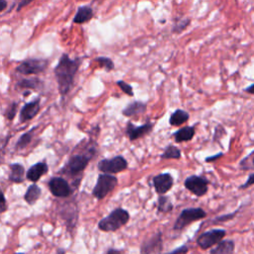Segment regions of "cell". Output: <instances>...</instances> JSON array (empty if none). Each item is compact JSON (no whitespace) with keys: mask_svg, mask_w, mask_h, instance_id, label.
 I'll list each match as a JSON object with an SVG mask.
<instances>
[{"mask_svg":"<svg viewBox=\"0 0 254 254\" xmlns=\"http://www.w3.org/2000/svg\"><path fill=\"white\" fill-rule=\"evenodd\" d=\"M130 220L129 213L119 207L113 210L107 217L102 219L99 222V228L104 233L117 232L119 228L124 226Z\"/></svg>","mask_w":254,"mask_h":254,"instance_id":"obj_2","label":"cell"},{"mask_svg":"<svg viewBox=\"0 0 254 254\" xmlns=\"http://www.w3.org/2000/svg\"><path fill=\"white\" fill-rule=\"evenodd\" d=\"M236 214H237V213H233V214L225 215V216H222V217H220V218H216V220H214V222L217 223V222H222V221L229 220H232V219L236 216Z\"/></svg>","mask_w":254,"mask_h":254,"instance_id":"obj_35","label":"cell"},{"mask_svg":"<svg viewBox=\"0 0 254 254\" xmlns=\"http://www.w3.org/2000/svg\"><path fill=\"white\" fill-rule=\"evenodd\" d=\"M206 217V213L201 209V207H190V209H185L182 211L180 216L178 217L175 224V230H182L185 227H187L193 222L199 221Z\"/></svg>","mask_w":254,"mask_h":254,"instance_id":"obj_5","label":"cell"},{"mask_svg":"<svg viewBox=\"0 0 254 254\" xmlns=\"http://www.w3.org/2000/svg\"><path fill=\"white\" fill-rule=\"evenodd\" d=\"M49 189L55 197L59 198L68 197L72 193L70 185L63 178H52L49 182Z\"/></svg>","mask_w":254,"mask_h":254,"instance_id":"obj_12","label":"cell"},{"mask_svg":"<svg viewBox=\"0 0 254 254\" xmlns=\"http://www.w3.org/2000/svg\"><path fill=\"white\" fill-rule=\"evenodd\" d=\"M190 24H191L190 18H184L182 20H179L174 24V26L172 28V32L175 34H180L186 30L190 26Z\"/></svg>","mask_w":254,"mask_h":254,"instance_id":"obj_26","label":"cell"},{"mask_svg":"<svg viewBox=\"0 0 254 254\" xmlns=\"http://www.w3.org/2000/svg\"><path fill=\"white\" fill-rule=\"evenodd\" d=\"M43 85L42 81H40L37 78L33 79H23L20 82H18L17 86L21 88H28V89H37L40 88Z\"/></svg>","mask_w":254,"mask_h":254,"instance_id":"obj_23","label":"cell"},{"mask_svg":"<svg viewBox=\"0 0 254 254\" xmlns=\"http://www.w3.org/2000/svg\"><path fill=\"white\" fill-rule=\"evenodd\" d=\"M47 172H48V165L44 162H39L28 170L26 176L29 181L37 182L43 175H45Z\"/></svg>","mask_w":254,"mask_h":254,"instance_id":"obj_17","label":"cell"},{"mask_svg":"<svg viewBox=\"0 0 254 254\" xmlns=\"http://www.w3.org/2000/svg\"><path fill=\"white\" fill-rule=\"evenodd\" d=\"M24 168L19 164H13L10 166L9 180L13 183H22L24 180Z\"/></svg>","mask_w":254,"mask_h":254,"instance_id":"obj_21","label":"cell"},{"mask_svg":"<svg viewBox=\"0 0 254 254\" xmlns=\"http://www.w3.org/2000/svg\"><path fill=\"white\" fill-rule=\"evenodd\" d=\"M236 249V243L234 240L226 239L220 241L216 247H214L210 254H234Z\"/></svg>","mask_w":254,"mask_h":254,"instance_id":"obj_18","label":"cell"},{"mask_svg":"<svg viewBox=\"0 0 254 254\" xmlns=\"http://www.w3.org/2000/svg\"><path fill=\"white\" fill-rule=\"evenodd\" d=\"M101 68H103L106 72H111L115 68L114 63L110 58L107 57H98L95 60Z\"/></svg>","mask_w":254,"mask_h":254,"instance_id":"obj_27","label":"cell"},{"mask_svg":"<svg viewBox=\"0 0 254 254\" xmlns=\"http://www.w3.org/2000/svg\"><path fill=\"white\" fill-rule=\"evenodd\" d=\"M188 252H189V247L187 245H183L174 249L172 252H168L165 254H188Z\"/></svg>","mask_w":254,"mask_h":254,"instance_id":"obj_33","label":"cell"},{"mask_svg":"<svg viewBox=\"0 0 254 254\" xmlns=\"http://www.w3.org/2000/svg\"><path fill=\"white\" fill-rule=\"evenodd\" d=\"M181 156H182V152L178 147H176L174 145H168L165 148L163 154L161 155V158L164 160H168V159L178 160L181 158Z\"/></svg>","mask_w":254,"mask_h":254,"instance_id":"obj_25","label":"cell"},{"mask_svg":"<svg viewBox=\"0 0 254 254\" xmlns=\"http://www.w3.org/2000/svg\"><path fill=\"white\" fill-rule=\"evenodd\" d=\"M7 0H0V12H2L3 10L6 9L7 7Z\"/></svg>","mask_w":254,"mask_h":254,"instance_id":"obj_38","label":"cell"},{"mask_svg":"<svg viewBox=\"0 0 254 254\" xmlns=\"http://www.w3.org/2000/svg\"><path fill=\"white\" fill-rule=\"evenodd\" d=\"M40 110V99H37L31 102H28L22 107L20 111V121L26 122L34 119Z\"/></svg>","mask_w":254,"mask_h":254,"instance_id":"obj_13","label":"cell"},{"mask_svg":"<svg viewBox=\"0 0 254 254\" xmlns=\"http://www.w3.org/2000/svg\"><path fill=\"white\" fill-rule=\"evenodd\" d=\"M17 106H18V103L17 102H12L6 112H5V117L9 119V120H12L14 118H15V115H16V112H17Z\"/></svg>","mask_w":254,"mask_h":254,"instance_id":"obj_31","label":"cell"},{"mask_svg":"<svg viewBox=\"0 0 254 254\" xmlns=\"http://www.w3.org/2000/svg\"><path fill=\"white\" fill-rule=\"evenodd\" d=\"M161 248H162L161 234H157L143 242L141 246V254H153L156 251H160Z\"/></svg>","mask_w":254,"mask_h":254,"instance_id":"obj_14","label":"cell"},{"mask_svg":"<svg viewBox=\"0 0 254 254\" xmlns=\"http://www.w3.org/2000/svg\"><path fill=\"white\" fill-rule=\"evenodd\" d=\"M40 196H41V189L37 186V185H32L26 192L25 201L29 204H34L38 201Z\"/></svg>","mask_w":254,"mask_h":254,"instance_id":"obj_24","label":"cell"},{"mask_svg":"<svg viewBox=\"0 0 254 254\" xmlns=\"http://www.w3.org/2000/svg\"><path fill=\"white\" fill-rule=\"evenodd\" d=\"M83 63V58L71 59L68 54H63L54 68L58 87L61 96L65 97L73 88L75 78Z\"/></svg>","mask_w":254,"mask_h":254,"instance_id":"obj_1","label":"cell"},{"mask_svg":"<svg viewBox=\"0 0 254 254\" xmlns=\"http://www.w3.org/2000/svg\"><path fill=\"white\" fill-rule=\"evenodd\" d=\"M99 170L104 174H118L128 168V163L123 156H117L111 159L100 161Z\"/></svg>","mask_w":254,"mask_h":254,"instance_id":"obj_7","label":"cell"},{"mask_svg":"<svg viewBox=\"0 0 254 254\" xmlns=\"http://www.w3.org/2000/svg\"><path fill=\"white\" fill-rule=\"evenodd\" d=\"M34 1V0H21V1L19 2L18 6H17V12H20L23 8L26 7L27 5H29L30 3H32Z\"/></svg>","mask_w":254,"mask_h":254,"instance_id":"obj_36","label":"cell"},{"mask_svg":"<svg viewBox=\"0 0 254 254\" xmlns=\"http://www.w3.org/2000/svg\"><path fill=\"white\" fill-rule=\"evenodd\" d=\"M184 186L197 197H203L209 190V181L203 177L190 176L184 182Z\"/></svg>","mask_w":254,"mask_h":254,"instance_id":"obj_9","label":"cell"},{"mask_svg":"<svg viewBox=\"0 0 254 254\" xmlns=\"http://www.w3.org/2000/svg\"><path fill=\"white\" fill-rule=\"evenodd\" d=\"M153 126L154 125L151 122H147L140 126H136L132 122H128L125 132L130 141H135L137 139H139V138H142L150 134L153 130Z\"/></svg>","mask_w":254,"mask_h":254,"instance_id":"obj_11","label":"cell"},{"mask_svg":"<svg viewBox=\"0 0 254 254\" xmlns=\"http://www.w3.org/2000/svg\"><path fill=\"white\" fill-rule=\"evenodd\" d=\"M16 254H23V253H16Z\"/></svg>","mask_w":254,"mask_h":254,"instance_id":"obj_43","label":"cell"},{"mask_svg":"<svg viewBox=\"0 0 254 254\" xmlns=\"http://www.w3.org/2000/svg\"><path fill=\"white\" fill-rule=\"evenodd\" d=\"M119 184L118 178L111 174H101L98 178L97 184L92 191V195L98 200H102L107 197Z\"/></svg>","mask_w":254,"mask_h":254,"instance_id":"obj_3","label":"cell"},{"mask_svg":"<svg viewBox=\"0 0 254 254\" xmlns=\"http://www.w3.org/2000/svg\"><path fill=\"white\" fill-rule=\"evenodd\" d=\"M94 154H95V147H92L85 154H81V155L79 154L73 156L68 162L66 168L67 172L71 175H79L86 168L88 162L92 158V156H94Z\"/></svg>","mask_w":254,"mask_h":254,"instance_id":"obj_6","label":"cell"},{"mask_svg":"<svg viewBox=\"0 0 254 254\" xmlns=\"http://www.w3.org/2000/svg\"><path fill=\"white\" fill-rule=\"evenodd\" d=\"M173 203L170 201L168 197L165 195H161L158 199V204H157V210L159 213H163L167 214L170 213L173 210Z\"/></svg>","mask_w":254,"mask_h":254,"instance_id":"obj_22","label":"cell"},{"mask_svg":"<svg viewBox=\"0 0 254 254\" xmlns=\"http://www.w3.org/2000/svg\"><path fill=\"white\" fill-rule=\"evenodd\" d=\"M225 236H226V232L224 229L221 228L211 229L200 235V237L197 239V243L203 250H206L217 245L220 241H221L224 238Z\"/></svg>","mask_w":254,"mask_h":254,"instance_id":"obj_8","label":"cell"},{"mask_svg":"<svg viewBox=\"0 0 254 254\" xmlns=\"http://www.w3.org/2000/svg\"><path fill=\"white\" fill-rule=\"evenodd\" d=\"M245 92H247V94H250V95H254V84L247 86L245 89H244Z\"/></svg>","mask_w":254,"mask_h":254,"instance_id":"obj_39","label":"cell"},{"mask_svg":"<svg viewBox=\"0 0 254 254\" xmlns=\"http://www.w3.org/2000/svg\"><path fill=\"white\" fill-rule=\"evenodd\" d=\"M94 18V9L89 5L80 6L77 10V13L74 16L73 23L75 24H85V23L89 22Z\"/></svg>","mask_w":254,"mask_h":254,"instance_id":"obj_15","label":"cell"},{"mask_svg":"<svg viewBox=\"0 0 254 254\" xmlns=\"http://www.w3.org/2000/svg\"><path fill=\"white\" fill-rule=\"evenodd\" d=\"M223 156V154L222 153H219V154H216L215 156H211V157H206L205 158V162H207V163H213V162H216V161L217 160H219L220 158H221Z\"/></svg>","mask_w":254,"mask_h":254,"instance_id":"obj_37","label":"cell"},{"mask_svg":"<svg viewBox=\"0 0 254 254\" xmlns=\"http://www.w3.org/2000/svg\"><path fill=\"white\" fill-rule=\"evenodd\" d=\"M92 1H94V2H96V1H98V0H92Z\"/></svg>","mask_w":254,"mask_h":254,"instance_id":"obj_42","label":"cell"},{"mask_svg":"<svg viewBox=\"0 0 254 254\" xmlns=\"http://www.w3.org/2000/svg\"><path fill=\"white\" fill-rule=\"evenodd\" d=\"M174 185V179L169 173H162L153 178V186L158 195L167 194Z\"/></svg>","mask_w":254,"mask_h":254,"instance_id":"obj_10","label":"cell"},{"mask_svg":"<svg viewBox=\"0 0 254 254\" xmlns=\"http://www.w3.org/2000/svg\"><path fill=\"white\" fill-rule=\"evenodd\" d=\"M49 67V61L46 59H28L16 67L15 72L24 76L39 75L44 73Z\"/></svg>","mask_w":254,"mask_h":254,"instance_id":"obj_4","label":"cell"},{"mask_svg":"<svg viewBox=\"0 0 254 254\" xmlns=\"http://www.w3.org/2000/svg\"><path fill=\"white\" fill-rule=\"evenodd\" d=\"M195 127L193 126H186V127H183L179 130H177L173 136L175 138V141L177 143H183V142H186V141H190L193 139V137L195 136Z\"/></svg>","mask_w":254,"mask_h":254,"instance_id":"obj_19","label":"cell"},{"mask_svg":"<svg viewBox=\"0 0 254 254\" xmlns=\"http://www.w3.org/2000/svg\"><path fill=\"white\" fill-rule=\"evenodd\" d=\"M106 254H123V253H122L121 250H118V249L111 248V249H109V250L107 251Z\"/></svg>","mask_w":254,"mask_h":254,"instance_id":"obj_40","label":"cell"},{"mask_svg":"<svg viewBox=\"0 0 254 254\" xmlns=\"http://www.w3.org/2000/svg\"><path fill=\"white\" fill-rule=\"evenodd\" d=\"M32 140V134L31 132H28V133H25V134H23L20 138H19V140L16 144V148L17 149H23V148H25Z\"/></svg>","mask_w":254,"mask_h":254,"instance_id":"obj_28","label":"cell"},{"mask_svg":"<svg viewBox=\"0 0 254 254\" xmlns=\"http://www.w3.org/2000/svg\"><path fill=\"white\" fill-rule=\"evenodd\" d=\"M253 185H254V173H252L248 176L246 182L239 187V190H245V189L253 186Z\"/></svg>","mask_w":254,"mask_h":254,"instance_id":"obj_32","label":"cell"},{"mask_svg":"<svg viewBox=\"0 0 254 254\" xmlns=\"http://www.w3.org/2000/svg\"><path fill=\"white\" fill-rule=\"evenodd\" d=\"M147 109V104L142 102H130L123 110L122 114L126 118L135 117V115H140L145 113Z\"/></svg>","mask_w":254,"mask_h":254,"instance_id":"obj_16","label":"cell"},{"mask_svg":"<svg viewBox=\"0 0 254 254\" xmlns=\"http://www.w3.org/2000/svg\"><path fill=\"white\" fill-rule=\"evenodd\" d=\"M117 85H119V87L124 92L125 95H127L128 97H134V91H133V87L132 85H130L129 84H127L124 81H118Z\"/></svg>","mask_w":254,"mask_h":254,"instance_id":"obj_30","label":"cell"},{"mask_svg":"<svg viewBox=\"0 0 254 254\" xmlns=\"http://www.w3.org/2000/svg\"><path fill=\"white\" fill-rule=\"evenodd\" d=\"M7 210V204H6V200L5 197L2 193V191L0 190V214L4 213Z\"/></svg>","mask_w":254,"mask_h":254,"instance_id":"obj_34","label":"cell"},{"mask_svg":"<svg viewBox=\"0 0 254 254\" xmlns=\"http://www.w3.org/2000/svg\"><path fill=\"white\" fill-rule=\"evenodd\" d=\"M57 254H65V251L63 250V249H60L59 251H58V253Z\"/></svg>","mask_w":254,"mask_h":254,"instance_id":"obj_41","label":"cell"},{"mask_svg":"<svg viewBox=\"0 0 254 254\" xmlns=\"http://www.w3.org/2000/svg\"><path fill=\"white\" fill-rule=\"evenodd\" d=\"M190 119V114L186 110L177 109L175 110L169 119V124L172 126H180L186 123Z\"/></svg>","mask_w":254,"mask_h":254,"instance_id":"obj_20","label":"cell"},{"mask_svg":"<svg viewBox=\"0 0 254 254\" xmlns=\"http://www.w3.org/2000/svg\"><path fill=\"white\" fill-rule=\"evenodd\" d=\"M240 167L244 170L247 169H253L254 168V151L250 153L247 157H245L241 162H240Z\"/></svg>","mask_w":254,"mask_h":254,"instance_id":"obj_29","label":"cell"}]
</instances>
